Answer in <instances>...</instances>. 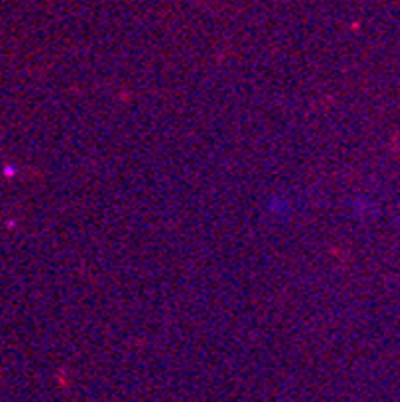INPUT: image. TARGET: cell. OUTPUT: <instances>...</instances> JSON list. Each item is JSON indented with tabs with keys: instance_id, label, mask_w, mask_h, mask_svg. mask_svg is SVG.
<instances>
[{
	"instance_id": "cell-1",
	"label": "cell",
	"mask_w": 400,
	"mask_h": 402,
	"mask_svg": "<svg viewBox=\"0 0 400 402\" xmlns=\"http://www.w3.org/2000/svg\"><path fill=\"white\" fill-rule=\"evenodd\" d=\"M266 210L271 212L272 217H286V214H291L292 210L291 200L284 198V196H272L269 205H266Z\"/></svg>"
}]
</instances>
